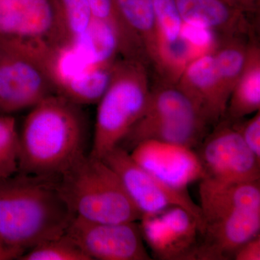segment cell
Here are the masks:
<instances>
[{
  "instance_id": "obj_1",
  "label": "cell",
  "mask_w": 260,
  "mask_h": 260,
  "mask_svg": "<svg viewBox=\"0 0 260 260\" xmlns=\"http://www.w3.org/2000/svg\"><path fill=\"white\" fill-rule=\"evenodd\" d=\"M58 178L18 172L0 179V242L17 259L63 235L74 217L59 193Z\"/></svg>"
},
{
  "instance_id": "obj_2",
  "label": "cell",
  "mask_w": 260,
  "mask_h": 260,
  "mask_svg": "<svg viewBox=\"0 0 260 260\" xmlns=\"http://www.w3.org/2000/svg\"><path fill=\"white\" fill-rule=\"evenodd\" d=\"M87 124L81 107L60 95L30 109L19 133V172L58 178L85 153Z\"/></svg>"
},
{
  "instance_id": "obj_3",
  "label": "cell",
  "mask_w": 260,
  "mask_h": 260,
  "mask_svg": "<svg viewBox=\"0 0 260 260\" xmlns=\"http://www.w3.org/2000/svg\"><path fill=\"white\" fill-rule=\"evenodd\" d=\"M57 184L73 216L101 223L137 222L141 218L116 172L90 153L63 172Z\"/></svg>"
},
{
  "instance_id": "obj_4",
  "label": "cell",
  "mask_w": 260,
  "mask_h": 260,
  "mask_svg": "<svg viewBox=\"0 0 260 260\" xmlns=\"http://www.w3.org/2000/svg\"><path fill=\"white\" fill-rule=\"evenodd\" d=\"M143 83L133 64H114L110 85L98 102L90 155L104 158L144 115L150 94Z\"/></svg>"
},
{
  "instance_id": "obj_5",
  "label": "cell",
  "mask_w": 260,
  "mask_h": 260,
  "mask_svg": "<svg viewBox=\"0 0 260 260\" xmlns=\"http://www.w3.org/2000/svg\"><path fill=\"white\" fill-rule=\"evenodd\" d=\"M59 44L51 0H0V47L44 62Z\"/></svg>"
},
{
  "instance_id": "obj_6",
  "label": "cell",
  "mask_w": 260,
  "mask_h": 260,
  "mask_svg": "<svg viewBox=\"0 0 260 260\" xmlns=\"http://www.w3.org/2000/svg\"><path fill=\"white\" fill-rule=\"evenodd\" d=\"M102 160L117 174L141 215L158 213L170 207H181L199 221L203 231L204 223L199 205L193 201L186 190L174 189L153 177L120 146L112 149Z\"/></svg>"
},
{
  "instance_id": "obj_7",
  "label": "cell",
  "mask_w": 260,
  "mask_h": 260,
  "mask_svg": "<svg viewBox=\"0 0 260 260\" xmlns=\"http://www.w3.org/2000/svg\"><path fill=\"white\" fill-rule=\"evenodd\" d=\"M54 94L44 61L23 51L0 47V114L32 109Z\"/></svg>"
},
{
  "instance_id": "obj_8",
  "label": "cell",
  "mask_w": 260,
  "mask_h": 260,
  "mask_svg": "<svg viewBox=\"0 0 260 260\" xmlns=\"http://www.w3.org/2000/svg\"><path fill=\"white\" fill-rule=\"evenodd\" d=\"M137 223H101L74 216L64 234L90 260L151 259Z\"/></svg>"
},
{
  "instance_id": "obj_9",
  "label": "cell",
  "mask_w": 260,
  "mask_h": 260,
  "mask_svg": "<svg viewBox=\"0 0 260 260\" xmlns=\"http://www.w3.org/2000/svg\"><path fill=\"white\" fill-rule=\"evenodd\" d=\"M139 227L153 257L161 260H195L202 225L190 213L173 206L142 215Z\"/></svg>"
},
{
  "instance_id": "obj_10",
  "label": "cell",
  "mask_w": 260,
  "mask_h": 260,
  "mask_svg": "<svg viewBox=\"0 0 260 260\" xmlns=\"http://www.w3.org/2000/svg\"><path fill=\"white\" fill-rule=\"evenodd\" d=\"M205 177L224 182L260 180V160L234 128L215 130L200 144Z\"/></svg>"
},
{
  "instance_id": "obj_11",
  "label": "cell",
  "mask_w": 260,
  "mask_h": 260,
  "mask_svg": "<svg viewBox=\"0 0 260 260\" xmlns=\"http://www.w3.org/2000/svg\"><path fill=\"white\" fill-rule=\"evenodd\" d=\"M129 153L140 167L179 190H186L188 186L205 176L198 154L188 147L145 140L135 145Z\"/></svg>"
},
{
  "instance_id": "obj_12",
  "label": "cell",
  "mask_w": 260,
  "mask_h": 260,
  "mask_svg": "<svg viewBox=\"0 0 260 260\" xmlns=\"http://www.w3.org/2000/svg\"><path fill=\"white\" fill-rule=\"evenodd\" d=\"M260 232V210L236 212L205 224L200 235L195 259H233L235 251Z\"/></svg>"
},
{
  "instance_id": "obj_13",
  "label": "cell",
  "mask_w": 260,
  "mask_h": 260,
  "mask_svg": "<svg viewBox=\"0 0 260 260\" xmlns=\"http://www.w3.org/2000/svg\"><path fill=\"white\" fill-rule=\"evenodd\" d=\"M200 182L204 225L236 212L260 210V180L224 182L204 177Z\"/></svg>"
},
{
  "instance_id": "obj_14",
  "label": "cell",
  "mask_w": 260,
  "mask_h": 260,
  "mask_svg": "<svg viewBox=\"0 0 260 260\" xmlns=\"http://www.w3.org/2000/svg\"><path fill=\"white\" fill-rule=\"evenodd\" d=\"M205 125L202 121L142 117L119 146L130 151L140 142L155 140L198 148L203 142Z\"/></svg>"
},
{
  "instance_id": "obj_15",
  "label": "cell",
  "mask_w": 260,
  "mask_h": 260,
  "mask_svg": "<svg viewBox=\"0 0 260 260\" xmlns=\"http://www.w3.org/2000/svg\"><path fill=\"white\" fill-rule=\"evenodd\" d=\"M145 117L186 119L208 123L192 99L182 88H164L150 95Z\"/></svg>"
},
{
  "instance_id": "obj_16",
  "label": "cell",
  "mask_w": 260,
  "mask_h": 260,
  "mask_svg": "<svg viewBox=\"0 0 260 260\" xmlns=\"http://www.w3.org/2000/svg\"><path fill=\"white\" fill-rule=\"evenodd\" d=\"M114 64L100 65L56 88V95L80 107L99 102L110 85Z\"/></svg>"
},
{
  "instance_id": "obj_17",
  "label": "cell",
  "mask_w": 260,
  "mask_h": 260,
  "mask_svg": "<svg viewBox=\"0 0 260 260\" xmlns=\"http://www.w3.org/2000/svg\"><path fill=\"white\" fill-rule=\"evenodd\" d=\"M73 40L88 49L97 65L113 64V59L121 46L116 25L112 22L93 18L85 31Z\"/></svg>"
},
{
  "instance_id": "obj_18",
  "label": "cell",
  "mask_w": 260,
  "mask_h": 260,
  "mask_svg": "<svg viewBox=\"0 0 260 260\" xmlns=\"http://www.w3.org/2000/svg\"><path fill=\"white\" fill-rule=\"evenodd\" d=\"M59 44L71 42L88 28L91 10L88 0H51Z\"/></svg>"
},
{
  "instance_id": "obj_19",
  "label": "cell",
  "mask_w": 260,
  "mask_h": 260,
  "mask_svg": "<svg viewBox=\"0 0 260 260\" xmlns=\"http://www.w3.org/2000/svg\"><path fill=\"white\" fill-rule=\"evenodd\" d=\"M233 89L229 115L233 120L259 112L260 107V69L259 63L246 65L245 70Z\"/></svg>"
},
{
  "instance_id": "obj_20",
  "label": "cell",
  "mask_w": 260,
  "mask_h": 260,
  "mask_svg": "<svg viewBox=\"0 0 260 260\" xmlns=\"http://www.w3.org/2000/svg\"><path fill=\"white\" fill-rule=\"evenodd\" d=\"M176 3L185 23L213 29L225 25L230 18L229 10L219 0H176Z\"/></svg>"
},
{
  "instance_id": "obj_21",
  "label": "cell",
  "mask_w": 260,
  "mask_h": 260,
  "mask_svg": "<svg viewBox=\"0 0 260 260\" xmlns=\"http://www.w3.org/2000/svg\"><path fill=\"white\" fill-rule=\"evenodd\" d=\"M19 132L13 116L0 114V179L19 172Z\"/></svg>"
},
{
  "instance_id": "obj_22",
  "label": "cell",
  "mask_w": 260,
  "mask_h": 260,
  "mask_svg": "<svg viewBox=\"0 0 260 260\" xmlns=\"http://www.w3.org/2000/svg\"><path fill=\"white\" fill-rule=\"evenodd\" d=\"M20 260H90L66 234L49 239L19 256Z\"/></svg>"
},
{
  "instance_id": "obj_23",
  "label": "cell",
  "mask_w": 260,
  "mask_h": 260,
  "mask_svg": "<svg viewBox=\"0 0 260 260\" xmlns=\"http://www.w3.org/2000/svg\"><path fill=\"white\" fill-rule=\"evenodd\" d=\"M115 6L124 22L119 29L120 35L123 27H129L146 35L153 31L157 25L153 0H115Z\"/></svg>"
},
{
  "instance_id": "obj_24",
  "label": "cell",
  "mask_w": 260,
  "mask_h": 260,
  "mask_svg": "<svg viewBox=\"0 0 260 260\" xmlns=\"http://www.w3.org/2000/svg\"><path fill=\"white\" fill-rule=\"evenodd\" d=\"M217 68L222 84L231 94L246 66V56L237 48H225L215 55Z\"/></svg>"
},
{
  "instance_id": "obj_25",
  "label": "cell",
  "mask_w": 260,
  "mask_h": 260,
  "mask_svg": "<svg viewBox=\"0 0 260 260\" xmlns=\"http://www.w3.org/2000/svg\"><path fill=\"white\" fill-rule=\"evenodd\" d=\"M156 24L168 44L180 38L183 20L176 0H153Z\"/></svg>"
},
{
  "instance_id": "obj_26",
  "label": "cell",
  "mask_w": 260,
  "mask_h": 260,
  "mask_svg": "<svg viewBox=\"0 0 260 260\" xmlns=\"http://www.w3.org/2000/svg\"><path fill=\"white\" fill-rule=\"evenodd\" d=\"M213 29L194 23H183L180 38L188 44L198 48H208L214 39Z\"/></svg>"
},
{
  "instance_id": "obj_27",
  "label": "cell",
  "mask_w": 260,
  "mask_h": 260,
  "mask_svg": "<svg viewBox=\"0 0 260 260\" xmlns=\"http://www.w3.org/2000/svg\"><path fill=\"white\" fill-rule=\"evenodd\" d=\"M242 137L251 152L260 160V114L259 111L249 120L232 126Z\"/></svg>"
},
{
  "instance_id": "obj_28",
  "label": "cell",
  "mask_w": 260,
  "mask_h": 260,
  "mask_svg": "<svg viewBox=\"0 0 260 260\" xmlns=\"http://www.w3.org/2000/svg\"><path fill=\"white\" fill-rule=\"evenodd\" d=\"M88 2L93 18L112 22L116 27V17L114 14L115 0H88Z\"/></svg>"
},
{
  "instance_id": "obj_29",
  "label": "cell",
  "mask_w": 260,
  "mask_h": 260,
  "mask_svg": "<svg viewBox=\"0 0 260 260\" xmlns=\"http://www.w3.org/2000/svg\"><path fill=\"white\" fill-rule=\"evenodd\" d=\"M233 259L260 260V234L241 246L234 253Z\"/></svg>"
},
{
  "instance_id": "obj_30",
  "label": "cell",
  "mask_w": 260,
  "mask_h": 260,
  "mask_svg": "<svg viewBox=\"0 0 260 260\" xmlns=\"http://www.w3.org/2000/svg\"><path fill=\"white\" fill-rule=\"evenodd\" d=\"M17 259V255L0 242V260Z\"/></svg>"
}]
</instances>
